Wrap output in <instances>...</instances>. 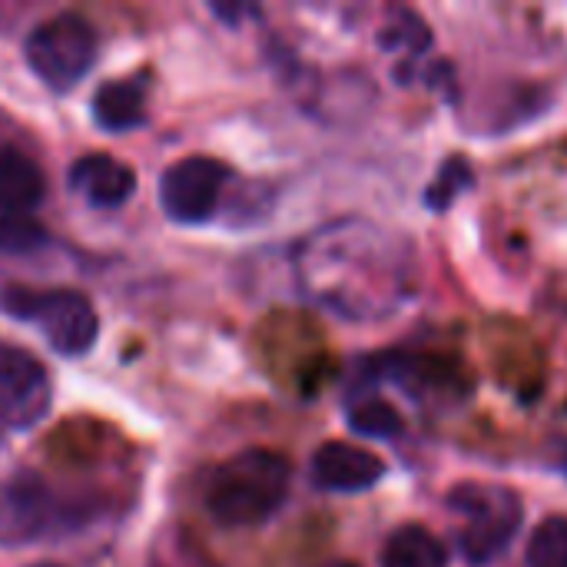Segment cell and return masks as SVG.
Here are the masks:
<instances>
[{
  "label": "cell",
  "instance_id": "1",
  "mask_svg": "<svg viewBox=\"0 0 567 567\" xmlns=\"http://www.w3.org/2000/svg\"><path fill=\"white\" fill-rule=\"evenodd\" d=\"M292 272L312 306L346 322L392 319L419 289L412 243L362 216H342L302 236L292 252Z\"/></svg>",
  "mask_w": 567,
  "mask_h": 567
},
{
  "label": "cell",
  "instance_id": "2",
  "mask_svg": "<svg viewBox=\"0 0 567 567\" xmlns=\"http://www.w3.org/2000/svg\"><path fill=\"white\" fill-rule=\"evenodd\" d=\"M292 492V462L272 449H246L219 462L203 488V508L226 532L272 522Z\"/></svg>",
  "mask_w": 567,
  "mask_h": 567
},
{
  "label": "cell",
  "instance_id": "3",
  "mask_svg": "<svg viewBox=\"0 0 567 567\" xmlns=\"http://www.w3.org/2000/svg\"><path fill=\"white\" fill-rule=\"evenodd\" d=\"M0 309L17 322L33 326L43 342L63 359L86 355L100 336V316L93 302L76 289L7 286L0 296Z\"/></svg>",
  "mask_w": 567,
  "mask_h": 567
},
{
  "label": "cell",
  "instance_id": "4",
  "mask_svg": "<svg viewBox=\"0 0 567 567\" xmlns=\"http://www.w3.org/2000/svg\"><path fill=\"white\" fill-rule=\"evenodd\" d=\"M100 56V33L96 27L66 10L40 20L23 40V60L30 73L53 93H70Z\"/></svg>",
  "mask_w": 567,
  "mask_h": 567
},
{
  "label": "cell",
  "instance_id": "5",
  "mask_svg": "<svg viewBox=\"0 0 567 567\" xmlns=\"http://www.w3.org/2000/svg\"><path fill=\"white\" fill-rule=\"evenodd\" d=\"M449 508L462 518L458 548L475 567L505 555L522 528V498L502 485L465 482L449 495Z\"/></svg>",
  "mask_w": 567,
  "mask_h": 567
},
{
  "label": "cell",
  "instance_id": "6",
  "mask_svg": "<svg viewBox=\"0 0 567 567\" xmlns=\"http://www.w3.org/2000/svg\"><path fill=\"white\" fill-rule=\"evenodd\" d=\"M236 173L216 156H183L159 176V209L176 226H206L219 216Z\"/></svg>",
  "mask_w": 567,
  "mask_h": 567
},
{
  "label": "cell",
  "instance_id": "7",
  "mask_svg": "<svg viewBox=\"0 0 567 567\" xmlns=\"http://www.w3.org/2000/svg\"><path fill=\"white\" fill-rule=\"evenodd\" d=\"M53 402L47 365L17 346H0V429L30 432L37 429Z\"/></svg>",
  "mask_w": 567,
  "mask_h": 567
},
{
  "label": "cell",
  "instance_id": "8",
  "mask_svg": "<svg viewBox=\"0 0 567 567\" xmlns=\"http://www.w3.org/2000/svg\"><path fill=\"white\" fill-rule=\"evenodd\" d=\"M312 485L332 495H359L382 482L385 462L349 442H326L309 465Z\"/></svg>",
  "mask_w": 567,
  "mask_h": 567
},
{
  "label": "cell",
  "instance_id": "9",
  "mask_svg": "<svg viewBox=\"0 0 567 567\" xmlns=\"http://www.w3.org/2000/svg\"><path fill=\"white\" fill-rule=\"evenodd\" d=\"M70 189L93 209L113 213L126 206L136 193V173L110 156V153H86L70 166Z\"/></svg>",
  "mask_w": 567,
  "mask_h": 567
},
{
  "label": "cell",
  "instance_id": "10",
  "mask_svg": "<svg viewBox=\"0 0 567 567\" xmlns=\"http://www.w3.org/2000/svg\"><path fill=\"white\" fill-rule=\"evenodd\" d=\"M47 196L40 163L20 146H0V216H33Z\"/></svg>",
  "mask_w": 567,
  "mask_h": 567
},
{
  "label": "cell",
  "instance_id": "11",
  "mask_svg": "<svg viewBox=\"0 0 567 567\" xmlns=\"http://www.w3.org/2000/svg\"><path fill=\"white\" fill-rule=\"evenodd\" d=\"M146 93H150L146 76H120L103 83L90 100L93 123L106 133L140 130L146 123Z\"/></svg>",
  "mask_w": 567,
  "mask_h": 567
},
{
  "label": "cell",
  "instance_id": "12",
  "mask_svg": "<svg viewBox=\"0 0 567 567\" xmlns=\"http://www.w3.org/2000/svg\"><path fill=\"white\" fill-rule=\"evenodd\" d=\"M382 567H449V555L429 528L405 525L385 542Z\"/></svg>",
  "mask_w": 567,
  "mask_h": 567
},
{
  "label": "cell",
  "instance_id": "13",
  "mask_svg": "<svg viewBox=\"0 0 567 567\" xmlns=\"http://www.w3.org/2000/svg\"><path fill=\"white\" fill-rule=\"evenodd\" d=\"M349 425H352V432H359L365 439H395L405 432V419L399 415V409L382 402V399L352 402L349 405Z\"/></svg>",
  "mask_w": 567,
  "mask_h": 567
},
{
  "label": "cell",
  "instance_id": "14",
  "mask_svg": "<svg viewBox=\"0 0 567 567\" xmlns=\"http://www.w3.org/2000/svg\"><path fill=\"white\" fill-rule=\"evenodd\" d=\"M528 567H567V518H545L528 542Z\"/></svg>",
  "mask_w": 567,
  "mask_h": 567
},
{
  "label": "cell",
  "instance_id": "15",
  "mask_svg": "<svg viewBox=\"0 0 567 567\" xmlns=\"http://www.w3.org/2000/svg\"><path fill=\"white\" fill-rule=\"evenodd\" d=\"M50 246V233L33 216H0V256H30Z\"/></svg>",
  "mask_w": 567,
  "mask_h": 567
},
{
  "label": "cell",
  "instance_id": "16",
  "mask_svg": "<svg viewBox=\"0 0 567 567\" xmlns=\"http://www.w3.org/2000/svg\"><path fill=\"white\" fill-rule=\"evenodd\" d=\"M468 183H472V169L462 166L458 159L449 163V166L442 169V176H439V179L432 183V189H429V206H432V209H445Z\"/></svg>",
  "mask_w": 567,
  "mask_h": 567
},
{
  "label": "cell",
  "instance_id": "17",
  "mask_svg": "<svg viewBox=\"0 0 567 567\" xmlns=\"http://www.w3.org/2000/svg\"><path fill=\"white\" fill-rule=\"evenodd\" d=\"M561 468H565V475H567V449L561 452Z\"/></svg>",
  "mask_w": 567,
  "mask_h": 567
},
{
  "label": "cell",
  "instance_id": "18",
  "mask_svg": "<svg viewBox=\"0 0 567 567\" xmlns=\"http://www.w3.org/2000/svg\"><path fill=\"white\" fill-rule=\"evenodd\" d=\"M329 567H355V565H349V561H339V565H329Z\"/></svg>",
  "mask_w": 567,
  "mask_h": 567
},
{
  "label": "cell",
  "instance_id": "19",
  "mask_svg": "<svg viewBox=\"0 0 567 567\" xmlns=\"http://www.w3.org/2000/svg\"><path fill=\"white\" fill-rule=\"evenodd\" d=\"M37 567H53V565H37Z\"/></svg>",
  "mask_w": 567,
  "mask_h": 567
}]
</instances>
